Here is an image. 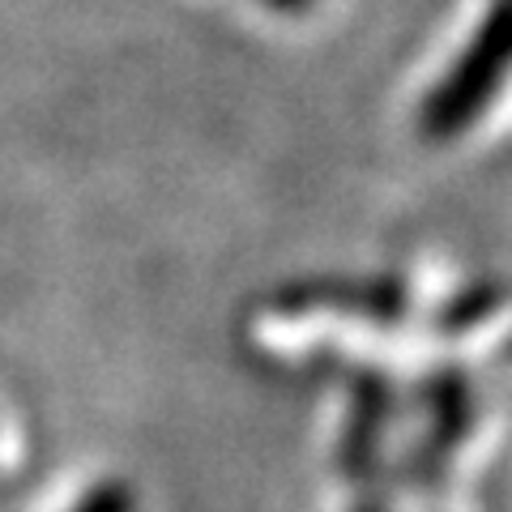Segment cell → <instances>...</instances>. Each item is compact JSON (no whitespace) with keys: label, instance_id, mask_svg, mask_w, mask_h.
Wrapping results in <instances>:
<instances>
[{"label":"cell","instance_id":"obj_1","mask_svg":"<svg viewBox=\"0 0 512 512\" xmlns=\"http://www.w3.org/2000/svg\"><path fill=\"white\" fill-rule=\"evenodd\" d=\"M504 64H508V5L495 0L483 26L474 30V39L466 43V52L453 60L436 86L427 90L419 128L427 141H453L483 116L487 103L495 99V90L504 82Z\"/></svg>","mask_w":512,"mask_h":512},{"label":"cell","instance_id":"obj_2","mask_svg":"<svg viewBox=\"0 0 512 512\" xmlns=\"http://www.w3.org/2000/svg\"><path fill=\"white\" fill-rule=\"evenodd\" d=\"M423 393H427V436H423V444H414V453L402 466L406 487H440L448 457L457 453V444L466 440V431L474 427V389L457 367L431 372Z\"/></svg>","mask_w":512,"mask_h":512},{"label":"cell","instance_id":"obj_4","mask_svg":"<svg viewBox=\"0 0 512 512\" xmlns=\"http://www.w3.org/2000/svg\"><path fill=\"white\" fill-rule=\"evenodd\" d=\"M295 303L333 308L350 316H367L376 325H397L406 316V291L397 282H342V286H303ZM303 308V312H308Z\"/></svg>","mask_w":512,"mask_h":512},{"label":"cell","instance_id":"obj_7","mask_svg":"<svg viewBox=\"0 0 512 512\" xmlns=\"http://www.w3.org/2000/svg\"><path fill=\"white\" fill-rule=\"evenodd\" d=\"M256 5H265L274 13H286V18H303V13L316 9V0H256Z\"/></svg>","mask_w":512,"mask_h":512},{"label":"cell","instance_id":"obj_6","mask_svg":"<svg viewBox=\"0 0 512 512\" xmlns=\"http://www.w3.org/2000/svg\"><path fill=\"white\" fill-rule=\"evenodd\" d=\"M73 512H137V495L120 478H103L73 504Z\"/></svg>","mask_w":512,"mask_h":512},{"label":"cell","instance_id":"obj_3","mask_svg":"<svg viewBox=\"0 0 512 512\" xmlns=\"http://www.w3.org/2000/svg\"><path fill=\"white\" fill-rule=\"evenodd\" d=\"M389 419H393V389L380 376H363L355 384V410H350V423L342 431V453H338L350 474H367V466L380 453Z\"/></svg>","mask_w":512,"mask_h":512},{"label":"cell","instance_id":"obj_5","mask_svg":"<svg viewBox=\"0 0 512 512\" xmlns=\"http://www.w3.org/2000/svg\"><path fill=\"white\" fill-rule=\"evenodd\" d=\"M453 308H457V312H440V325H444V329H470V325H478L483 316H491L495 308H500V286H495V282L470 286V291L461 295Z\"/></svg>","mask_w":512,"mask_h":512}]
</instances>
